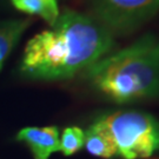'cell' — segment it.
Instances as JSON below:
<instances>
[{"instance_id":"8","label":"cell","mask_w":159,"mask_h":159,"mask_svg":"<svg viewBox=\"0 0 159 159\" xmlns=\"http://www.w3.org/2000/svg\"><path fill=\"white\" fill-rule=\"evenodd\" d=\"M11 4L18 11L40 17L50 26L57 21L60 14L57 0H11Z\"/></svg>"},{"instance_id":"2","label":"cell","mask_w":159,"mask_h":159,"mask_svg":"<svg viewBox=\"0 0 159 159\" xmlns=\"http://www.w3.org/2000/svg\"><path fill=\"white\" fill-rule=\"evenodd\" d=\"M97 89L117 102L159 97V38L146 34L86 68Z\"/></svg>"},{"instance_id":"6","label":"cell","mask_w":159,"mask_h":159,"mask_svg":"<svg viewBox=\"0 0 159 159\" xmlns=\"http://www.w3.org/2000/svg\"><path fill=\"white\" fill-rule=\"evenodd\" d=\"M30 24L31 20L29 19L0 21V70Z\"/></svg>"},{"instance_id":"7","label":"cell","mask_w":159,"mask_h":159,"mask_svg":"<svg viewBox=\"0 0 159 159\" xmlns=\"http://www.w3.org/2000/svg\"><path fill=\"white\" fill-rule=\"evenodd\" d=\"M85 133L86 150L93 156L102 158H111L114 154H118V148L113 139L98 123H94Z\"/></svg>"},{"instance_id":"4","label":"cell","mask_w":159,"mask_h":159,"mask_svg":"<svg viewBox=\"0 0 159 159\" xmlns=\"http://www.w3.org/2000/svg\"><path fill=\"white\" fill-rule=\"evenodd\" d=\"M159 10V0H92L94 20L111 33L136 30Z\"/></svg>"},{"instance_id":"5","label":"cell","mask_w":159,"mask_h":159,"mask_svg":"<svg viewBox=\"0 0 159 159\" xmlns=\"http://www.w3.org/2000/svg\"><path fill=\"white\" fill-rule=\"evenodd\" d=\"M17 139L29 145L35 159H48L60 150L59 130L56 126L26 127L19 131Z\"/></svg>"},{"instance_id":"1","label":"cell","mask_w":159,"mask_h":159,"mask_svg":"<svg viewBox=\"0 0 159 159\" xmlns=\"http://www.w3.org/2000/svg\"><path fill=\"white\" fill-rule=\"evenodd\" d=\"M112 47L108 30L93 18L67 10L51 29L27 43L20 72L32 79H67L105 57Z\"/></svg>"},{"instance_id":"9","label":"cell","mask_w":159,"mask_h":159,"mask_svg":"<svg viewBox=\"0 0 159 159\" xmlns=\"http://www.w3.org/2000/svg\"><path fill=\"white\" fill-rule=\"evenodd\" d=\"M85 143V133L79 127H67L65 129L60 138V151L65 156L78 152L84 146Z\"/></svg>"},{"instance_id":"3","label":"cell","mask_w":159,"mask_h":159,"mask_svg":"<svg viewBox=\"0 0 159 159\" xmlns=\"http://www.w3.org/2000/svg\"><path fill=\"white\" fill-rule=\"evenodd\" d=\"M125 159L148 158L159 150V121L138 111H118L97 121Z\"/></svg>"}]
</instances>
